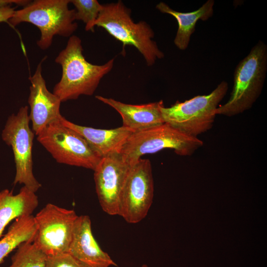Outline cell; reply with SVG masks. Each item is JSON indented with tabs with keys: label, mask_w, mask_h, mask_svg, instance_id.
I'll return each mask as SVG.
<instances>
[{
	"label": "cell",
	"mask_w": 267,
	"mask_h": 267,
	"mask_svg": "<svg viewBox=\"0 0 267 267\" xmlns=\"http://www.w3.org/2000/svg\"><path fill=\"white\" fill-rule=\"evenodd\" d=\"M16 249L9 267H45L47 256L33 243H22Z\"/></svg>",
	"instance_id": "d6986e66"
},
{
	"label": "cell",
	"mask_w": 267,
	"mask_h": 267,
	"mask_svg": "<svg viewBox=\"0 0 267 267\" xmlns=\"http://www.w3.org/2000/svg\"><path fill=\"white\" fill-rule=\"evenodd\" d=\"M267 71V46L259 41L237 65L230 97L219 105L216 115L232 117L250 109L261 94Z\"/></svg>",
	"instance_id": "3957f363"
},
{
	"label": "cell",
	"mask_w": 267,
	"mask_h": 267,
	"mask_svg": "<svg viewBox=\"0 0 267 267\" xmlns=\"http://www.w3.org/2000/svg\"><path fill=\"white\" fill-rule=\"evenodd\" d=\"M95 98L116 110L121 116L123 127L134 132L151 128L164 123L161 108L163 100L147 104L125 103L112 98L96 95Z\"/></svg>",
	"instance_id": "5bb4252c"
},
{
	"label": "cell",
	"mask_w": 267,
	"mask_h": 267,
	"mask_svg": "<svg viewBox=\"0 0 267 267\" xmlns=\"http://www.w3.org/2000/svg\"><path fill=\"white\" fill-rule=\"evenodd\" d=\"M78 217L74 210L47 204L34 216L37 229L33 243L47 256L68 253Z\"/></svg>",
	"instance_id": "9c48e42d"
},
{
	"label": "cell",
	"mask_w": 267,
	"mask_h": 267,
	"mask_svg": "<svg viewBox=\"0 0 267 267\" xmlns=\"http://www.w3.org/2000/svg\"><path fill=\"white\" fill-rule=\"evenodd\" d=\"M15 10L11 6L0 8V22L8 21L14 15Z\"/></svg>",
	"instance_id": "7402d4cb"
},
{
	"label": "cell",
	"mask_w": 267,
	"mask_h": 267,
	"mask_svg": "<svg viewBox=\"0 0 267 267\" xmlns=\"http://www.w3.org/2000/svg\"><path fill=\"white\" fill-rule=\"evenodd\" d=\"M83 51L81 40L72 35L55 59L61 67L62 75L53 93L61 102L76 99L82 95H92L101 80L114 66L115 58L102 65L93 64L86 59Z\"/></svg>",
	"instance_id": "6da1fadb"
},
{
	"label": "cell",
	"mask_w": 267,
	"mask_h": 267,
	"mask_svg": "<svg viewBox=\"0 0 267 267\" xmlns=\"http://www.w3.org/2000/svg\"><path fill=\"white\" fill-rule=\"evenodd\" d=\"M131 167L120 154H114L101 158L93 171L99 204L109 215H118L120 196Z\"/></svg>",
	"instance_id": "8fae6325"
},
{
	"label": "cell",
	"mask_w": 267,
	"mask_h": 267,
	"mask_svg": "<svg viewBox=\"0 0 267 267\" xmlns=\"http://www.w3.org/2000/svg\"><path fill=\"white\" fill-rule=\"evenodd\" d=\"M76 8L75 19L81 20L85 24V30L93 31V24L102 9L101 4L96 0H70Z\"/></svg>",
	"instance_id": "ffe728a7"
},
{
	"label": "cell",
	"mask_w": 267,
	"mask_h": 267,
	"mask_svg": "<svg viewBox=\"0 0 267 267\" xmlns=\"http://www.w3.org/2000/svg\"><path fill=\"white\" fill-rule=\"evenodd\" d=\"M68 253L88 267L117 266L95 240L91 230L90 219L87 215L77 218Z\"/></svg>",
	"instance_id": "4fadbf2b"
},
{
	"label": "cell",
	"mask_w": 267,
	"mask_h": 267,
	"mask_svg": "<svg viewBox=\"0 0 267 267\" xmlns=\"http://www.w3.org/2000/svg\"><path fill=\"white\" fill-rule=\"evenodd\" d=\"M203 145V141L198 137L188 136L164 123L133 133L120 154L125 162L132 166L145 154L171 149L180 156H191Z\"/></svg>",
	"instance_id": "8992f818"
},
{
	"label": "cell",
	"mask_w": 267,
	"mask_h": 267,
	"mask_svg": "<svg viewBox=\"0 0 267 267\" xmlns=\"http://www.w3.org/2000/svg\"><path fill=\"white\" fill-rule=\"evenodd\" d=\"M214 4V0H208L198 9L188 12L176 11L164 2H160L156 7L161 12L170 14L176 19L178 28L174 43L179 50H184L188 46L198 21H206L213 16Z\"/></svg>",
	"instance_id": "2e32d148"
},
{
	"label": "cell",
	"mask_w": 267,
	"mask_h": 267,
	"mask_svg": "<svg viewBox=\"0 0 267 267\" xmlns=\"http://www.w3.org/2000/svg\"><path fill=\"white\" fill-rule=\"evenodd\" d=\"M44 57L39 63L34 75L29 77L31 83L28 103L29 117L32 123V130L37 135L50 123L60 119L61 101L53 92H50L42 75V63Z\"/></svg>",
	"instance_id": "7c38bea8"
},
{
	"label": "cell",
	"mask_w": 267,
	"mask_h": 267,
	"mask_svg": "<svg viewBox=\"0 0 267 267\" xmlns=\"http://www.w3.org/2000/svg\"><path fill=\"white\" fill-rule=\"evenodd\" d=\"M103 28L123 44L121 54L125 55L127 45L135 47L143 56L147 66L153 65L157 59L164 57V52L152 39L154 32L145 21L135 23L131 10L121 0L102 4L98 18L93 24Z\"/></svg>",
	"instance_id": "7a4b0ae2"
},
{
	"label": "cell",
	"mask_w": 267,
	"mask_h": 267,
	"mask_svg": "<svg viewBox=\"0 0 267 267\" xmlns=\"http://www.w3.org/2000/svg\"><path fill=\"white\" fill-rule=\"evenodd\" d=\"M37 136L59 163L94 171L101 159L81 135L60 120L49 124Z\"/></svg>",
	"instance_id": "52a82bcc"
},
{
	"label": "cell",
	"mask_w": 267,
	"mask_h": 267,
	"mask_svg": "<svg viewBox=\"0 0 267 267\" xmlns=\"http://www.w3.org/2000/svg\"><path fill=\"white\" fill-rule=\"evenodd\" d=\"M39 205L36 193L23 186L18 194L5 189L0 192V237L6 226L20 217L31 215Z\"/></svg>",
	"instance_id": "e0dca14e"
},
{
	"label": "cell",
	"mask_w": 267,
	"mask_h": 267,
	"mask_svg": "<svg viewBox=\"0 0 267 267\" xmlns=\"http://www.w3.org/2000/svg\"><path fill=\"white\" fill-rule=\"evenodd\" d=\"M45 267H88L68 253L47 256Z\"/></svg>",
	"instance_id": "44dd1931"
},
{
	"label": "cell",
	"mask_w": 267,
	"mask_h": 267,
	"mask_svg": "<svg viewBox=\"0 0 267 267\" xmlns=\"http://www.w3.org/2000/svg\"><path fill=\"white\" fill-rule=\"evenodd\" d=\"M154 196V181L149 160L140 158L131 166L123 187L118 215L135 224L147 216Z\"/></svg>",
	"instance_id": "30bf717a"
},
{
	"label": "cell",
	"mask_w": 267,
	"mask_h": 267,
	"mask_svg": "<svg viewBox=\"0 0 267 267\" xmlns=\"http://www.w3.org/2000/svg\"><path fill=\"white\" fill-rule=\"evenodd\" d=\"M140 267H148L146 265L143 264L141 266H140Z\"/></svg>",
	"instance_id": "cb8c5ba5"
},
{
	"label": "cell",
	"mask_w": 267,
	"mask_h": 267,
	"mask_svg": "<svg viewBox=\"0 0 267 267\" xmlns=\"http://www.w3.org/2000/svg\"><path fill=\"white\" fill-rule=\"evenodd\" d=\"M31 1L27 0H0V8L11 6L12 4L25 6Z\"/></svg>",
	"instance_id": "603a6c76"
},
{
	"label": "cell",
	"mask_w": 267,
	"mask_h": 267,
	"mask_svg": "<svg viewBox=\"0 0 267 267\" xmlns=\"http://www.w3.org/2000/svg\"><path fill=\"white\" fill-rule=\"evenodd\" d=\"M60 121L63 125L81 135L101 158L120 154L128 138L134 133L123 126L112 129L83 126L72 123L63 116Z\"/></svg>",
	"instance_id": "9a60e30c"
},
{
	"label": "cell",
	"mask_w": 267,
	"mask_h": 267,
	"mask_svg": "<svg viewBox=\"0 0 267 267\" xmlns=\"http://www.w3.org/2000/svg\"><path fill=\"white\" fill-rule=\"evenodd\" d=\"M228 90L222 81L209 94L199 95L183 102L177 101L170 107L161 108L164 123L188 136H197L213 126L216 110Z\"/></svg>",
	"instance_id": "5b68a950"
},
{
	"label": "cell",
	"mask_w": 267,
	"mask_h": 267,
	"mask_svg": "<svg viewBox=\"0 0 267 267\" xmlns=\"http://www.w3.org/2000/svg\"><path fill=\"white\" fill-rule=\"evenodd\" d=\"M37 225L32 215L15 219L7 233L0 240V264L4 259L22 243H33L37 233Z\"/></svg>",
	"instance_id": "ac0fdd59"
},
{
	"label": "cell",
	"mask_w": 267,
	"mask_h": 267,
	"mask_svg": "<svg viewBox=\"0 0 267 267\" xmlns=\"http://www.w3.org/2000/svg\"><path fill=\"white\" fill-rule=\"evenodd\" d=\"M70 0H35L22 9L15 10L8 20L15 26L22 22L30 23L40 30L37 45L42 50L48 49L53 37L59 35L70 37L76 31L75 9H70Z\"/></svg>",
	"instance_id": "277c9868"
},
{
	"label": "cell",
	"mask_w": 267,
	"mask_h": 267,
	"mask_svg": "<svg viewBox=\"0 0 267 267\" xmlns=\"http://www.w3.org/2000/svg\"><path fill=\"white\" fill-rule=\"evenodd\" d=\"M28 106L21 107L6 121L2 140L12 148L16 167L13 183L22 184L36 193L42 186L33 172L32 147L35 133L30 128Z\"/></svg>",
	"instance_id": "ba28073f"
}]
</instances>
